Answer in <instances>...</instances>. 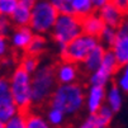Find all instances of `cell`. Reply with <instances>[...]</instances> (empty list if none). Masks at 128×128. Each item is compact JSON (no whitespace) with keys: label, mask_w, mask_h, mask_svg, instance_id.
Wrapping results in <instances>:
<instances>
[{"label":"cell","mask_w":128,"mask_h":128,"mask_svg":"<svg viewBox=\"0 0 128 128\" xmlns=\"http://www.w3.org/2000/svg\"><path fill=\"white\" fill-rule=\"evenodd\" d=\"M18 110L19 109L15 105L12 95L9 78L5 75H0V119L5 122Z\"/></svg>","instance_id":"ba28073f"},{"label":"cell","mask_w":128,"mask_h":128,"mask_svg":"<svg viewBox=\"0 0 128 128\" xmlns=\"http://www.w3.org/2000/svg\"><path fill=\"white\" fill-rule=\"evenodd\" d=\"M27 126V112L18 110L8 120H5V128H26Z\"/></svg>","instance_id":"484cf974"},{"label":"cell","mask_w":128,"mask_h":128,"mask_svg":"<svg viewBox=\"0 0 128 128\" xmlns=\"http://www.w3.org/2000/svg\"><path fill=\"white\" fill-rule=\"evenodd\" d=\"M106 88L99 85H89L85 89V110L89 114L98 113L99 109L105 104Z\"/></svg>","instance_id":"30bf717a"},{"label":"cell","mask_w":128,"mask_h":128,"mask_svg":"<svg viewBox=\"0 0 128 128\" xmlns=\"http://www.w3.org/2000/svg\"><path fill=\"white\" fill-rule=\"evenodd\" d=\"M104 22L100 18L99 13L94 10L93 13H90L85 16L81 18V29L82 33H86L89 36H94V37H99L100 32L104 28Z\"/></svg>","instance_id":"7c38bea8"},{"label":"cell","mask_w":128,"mask_h":128,"mask_svg":"<svg viewBox=\"0 0 128 128\" xmlns=\"http://www.w3.org/2000/svg\"><path fill=\"white\" fill-rule=\"evenodd\" d=\"M105 51H106V48H105L102 43H98L93 50L89 52V54L86 56V58L81 62L82 70L86 72V74H90V72H93L94 70H96V68L99 67V65H100L102 61H103V57H104Z\"/></svg>","instance_id":"5bb4252c"},{"label":"cell","mask_w":128,"mask_h":128,"mask_svg":"<svg viewBox=\"0 0 128 128\" xmlns=\"http://www.w3.org/2000/svg\"><path fill=\"white\" fill-rule=\"evenodd\" d=\"M70 4H71V13L78 15L79 18H82L95 10L90 0H70Z\"/></svg>","instance_id":"44dd1931"},{"label":"cell","mask_w":128,"mask_h":128,"mask_svg":"<svg viewBox=\"0 0 128 128\" xmlns=\"http://www.w3.org/2000/svg\"><path fill=\"white\" fill-rule=\"evenodd\" d=\"M117 28L116 27H110V26H104L103 30L99 34V43H102L105 48H112V46L114 44L116 40H117Z\"/></svg>","instance_id":"cb8c5ba5"},{"label":"cell","mask_w":128,"mask_h":128,"mask_svg":"<svg viewBox=\"0 0 128 128\" xmlns=\"http://www.w3.org/2000/svg\"><path fill=\"white\" fill-rule=\"evenodd\" d=\"M98 43L99 40L96 37L89 36L86 33H81L75 40H72L70 43H67L66 47L60 50L58 53L62 60H68L78 65H81V62L86 58L89 52Z\"/></svg>","instance_id":"8992f818"},{"label":"cell","mask_w":128,"mask_h":128,"mask_svg":"<svg viewBox=\"0 0 128 128\" xmlns=\"http://www.w3.org/2000/svg\"><path fill=\"white\" fill-rule=\"evenodd\" d=\"M9 78L10 90L15 105L19 110L29 112L33 106L32 99V75L24 71L20 66L12 70Z\"/></svg>","instance_id":"3957f363"},{"label":"cell","mask_w":128,"mask_h":128,"mask_svg":"<svg viewBox=\"0 0 128 128\" xmlns=\"http://www.w3.org/2000/svg\"><path fill=\"white\" fill-rule=\"evenodd\" d=\"M53 66H54V75H56L57 84H72L79 81L80 68L78 64L61 58L58 64Z\"/></svg>","instance_id":"9c48e42d"},{"label":"cell","mask_w":128,"mask_h":128,"mask_svg":"<svg viewBox=\"0 0 128 128\" xmlns=\"http://www.w3.org/2000/svg\"><path fill=\"white\" fill-rule=\"evenodd\" d=\"M13 28H14V26H13V23H12L10 16L0 15V34L9 37V34L12 33Z\"/></svg>","instance_id":"83f0119b"},{"label":"cell","mask_w":128,"mask_h":128,"mask_svg":"<svg viewBox=\"0 0 128 128\" xmlns=\"http://www.w3.org/2000/svg\"><path fill=\"white\" fill-rule=\"evenodd\" d=\"M40 65H41L40 57L34 56V54H30V53H27V52H24L22 58L19 60V64H18V66H20L24 71L29 72L30 75L34 74L36 70L40 67Z\"/></svg>","instance_id":"603a6c76"},{"label":"cell","mask_w":128,"mask_h":128,"mask_svg":"<svg viewBox=\"0 0 128 128\" xmlns=\"http://www.w3.org/2000/svg\"><path fill=\"white\" fill-rule=\"evenodd\" d=\"M18 4L19 0H0V15L10 16Z\"/></svg>","instance_id":"4316f807"},{"label":"cell","mask_w":128,"mask_h":128,"mask_svg":"<svg viewBox=\"0 0 128 128\" xmlns=\"http://www.w3.org/2000/svg\"><path fill=\"white\" fill-rule=\"evenodd\" d=\"M26 128H52L47 118L38 112H27V126Z\"/></svg>","instance_id":"7402d4cb"},{"label":"cell","mask_w":128,"mask_h":128,"mask_svg":"<svg viewBox=\"0 0 128 128\" xmlns=\"http://www.w3.org/2000/svg\"><path fill=\"white\" fill-rule=\"evenodd\" d=\"M81 33V18L72 13H65L58 14L50 36L60 51Z\"/></svg>","instance_id":"277c9868"},{"label":"cell","mask_w":128,"mask_h":128,"mask_svg":"<svg viewBox=\"0 0 128 128\" xmlns=\"http://www.w3.org/2000/svg\"><path fill=\"white\" fill-rule=\"evenodd\" d=\"M58 12L50 0H37L32 4V16L29 27L37 34H50L56 22Z\"/></svg>","instance_id":"5b68a950"},{"label":"cell","mask_w":128,"mask_h":128,"mask_svg":"<svg viewBox=\"0 0 128 128\" xmlns=\"http://www.w3.org/2000/svg\"><path fill=\"white\" fill-rule=\"evenodd\" d=\"M46 50H47V38H46V36L36 33V34L33 36V38H32L29 46L27 47L26 52L40 57L41 54L44 53Z\"/></svg>","instance_id":"ffe728a7"},{"label":"cell","mask_w":128,"mask_h":128,"mask_svg":"<svg viewBox=\"0 0 128 128\" xmlns=\"http://www.w3.org/2000/svg\"><path fill=\"white\" fill-rule=\"evenodd\" d=\"M10 50H12V47H10L9 37L0 34V58H4L5 56H8Z\"/></svg>","instance_id":"f546056e"},{"label":"cell","mask_w":128,"mask_h":128,"mask_svg":"<svg viewBox=\"0 0 128 128\" xmlns=\"http://www.w3.org/2000/svg\"><path fill=\"white\" fill-rule=\"evenodd\" d=\"M96 12L99 13V15L103 19L105 26H110V27H116V28L119 27V24L122 23V20L124 19V16H126V14H123L112 3H108L106 5H104L103 8H100Z\"/></svg>","instance_id":"4fadbf2b"},{"label":"cell","mask_w":128,"mask_h":128,"mask_svg":"<svg viewBox=\"0 0 128 128\" xmlns=\"http://www.w3.org/2000/svg\"><path fill=\"white\" fill-rule=\"evenodd\" d=\"M90 2H91V4H93L95 10H99L100 8H103L108 3H110V0H90Z\"/></svg>","instance_id":"d6a6232c"},{"label":"cell","mask_w":128,"mask_h":128,"mask_svg":"<svg viewBox=\"0 0 128 128\" xmlns=\"http://www.w3.org/2000/svg\"><path fill=\"white\" fill-rule=\"evenodd\" d=\"M114 84L128 95V62L119 65L116 75H114Z\"/></svg>","instance_id":"d4e9b609"},{"label":"cell","mask_w":128,"mask_h":128,"mask_svg":"<svg viewBox=\"0 0 128 128\" xmlns=\"http://www.w3.org/2000/svg\"><path fill=\"white\" fill-rule=\"evenodd\" d=\"M48 105L62 109L68 118L76 117L85 109V88L79 81L72 84H57L48 100Z\"/></svg>","instance_id":"6da1fadb"},{"label":"cell","mask_w":128,"mask_h":128,"mask_svg":"<svg viewBox=\"0 0 128 128\" xmlns=\"http://www.w3.org/2000/svg\"><path fill=\"white\" fill-rule=\"evenodd\" d=\"M0 128H5V122L3 119H0Z\"/></svg>","instance_id":"836d02e7"},{"label":"cell","mask_w":128,"mask_h":128,"mask_svg":"<svg viewBox=\"0 0 128 128\" xmlns=\"http://www.w3.org/2000/svg\"><path fill=\"white\" fill-rule=\"evenodd\" d=\"M124 95L126 94L116 84L109 85L108 89H106V94H105V104L110 108L114 113H117L123 106V99H124L123 96Z\"/></svg>","instance_id":"e0dca14e"},{"label":"cell","mask_w":128,"mask_h":128,"mask_svg":"<svg viewBox=\"0 0 128 128\" xmlns=\"http://www.w3.org/2000/svg\"><path fill=\"white\" fill-rule=\"evenodd\" d=\"M110 3L114 4L123 14H128V0H110Z\"/></svg>","instance_id":"1f68e13d"},{"label":"cell","mask_w":128,"mask_h":128,"mask_svg":"<svg viewBox=\"0 0 128 128\" xmlns=\"http://www.w3.org/2000/svg\"><path fill=\"white\" fill-rule=\"evenodd\" d=\"M75 128H95V114H89Z\"/></svg>","instance_id":"4dcf8cb0"},{"label":"cell","mask_w":128,"mask_h":128,"mask_svg":"<svg viewBox=\"0 0 128 128\" xmlns=\"http://www.w3.org/2000/svg\"><path fill=\"white\" fill-rule=\"evenodd\" d=\"M44 117L47 118L52 128H66L67 126V119H68L67 114L57 106L48 105V108L46 109Z\"/></svg>","instance_id":"ac0fdd59"},{"label":"cell","mask_w":128,"mask_h":128,"mask_svg":"<svg viewBox=\"0 0 128 128\" xmlns=\"http://www.w3.org/2000/svg\"><path fill=\"white\" fill-rule=\"evenodd\" d=\"M30 16H32V4L19 0V4L16 5L15 10L10 15V19L14 27H23V26H29Z\"/></svg>","instance_id":"9a60e30c"},{"label":"cell","mask_w":128,"mask_h":128,"mask_svg":"<svg viewBox=\"0 0 128 128\" xmlns=\"http://www.w3.org/2000/svg\"><path fill=\"white\" fill-rule=\"evenodd\" d=\"M119 67V62L110 48H106L102 64L96 70L90 72L88 76L89 85H99V86H109L114 80V75Z\"/></svg>","instance_id":"52a82bcc"},{"label":"cell","mask_w":128,"mask_h":128,"mask_svg":"<svg viewBox=\"0 0 128 128\" xmlns=\"http://www.w3.org/2000/svg\"><path fill=\"white\" fill-rule=\"evenodd\" d=\"M34 34L36 33L29 26L14 27L12 33L9 34V42L12 50L15 52H26Z\"/></svg>","instance_id":"8fae6325"},{"label":"cell","mask_w":128,"mask_h":128,"mask_svg":"<svg viewBox=\"0 0 128 128\" xmlns=\"http://www.w3.org/2000/svg\"><path fill=\"white\" fill-rule=\"evenodd\" d=\"M110 50L117 57L119 65L128 62V32H118L117 40Z\"/></svg>","instance_id":"2e32d148"},{"label":"cell","mask_w":128,"mask_h":128,"mask_svg":"<svg viewBox=\"0 0 128 128\" xmlns=\"http://www.w3.org/2000/svg\"><path fill=\"white\" fill-rule=\"evenodd\" d=\"M57 86L54 75V66L50 64H41L32 74V99L33 105H44L48 103L52 93Z\"/></svg>","instance_id":"7a4b0ae2"},{"label":"cell","mask_w":128,"mask_h":128,"mask_svg":"<svg viewBox=\"0 0 128 128\" xmlns=\"http://www.w3.org/2000/svg\"><path fill=\"white\" fill-rule=\"evenodd\" d=\"M22 2H27V3H30V4H33L34 2H37V0H22Z\"/></svg>","instance_id":"e575fe53"},{"label":"cell","mask_w":128,"mask_h":128,"mask_svg":"<svg viewBox=\"0 0 128 128\" xmlns=\"http://www.w3.org/2000/svg\"><path fill=\"white\" fill-rule=\"evenodd\" d=\"M113 117L114 112L106 104H104L98 113H95V128H110Z\"/></svg>","instance_id":"d6986e66"},{"label":"cell","mask_w":128,"mask_h":128,"mask_svg":"<svg viewBox=\"0 0 128 128\" xmlns=\"http://www.w3.org/2000/svg\"><path fill=\"white\" fill-rule=\"evenodd\" d=\"M51 4L57 9V12L60 14H65V13H71V4L70 0H50Z\"/></svg>","instance_id":"f1b7e54d"}]
</instances>
